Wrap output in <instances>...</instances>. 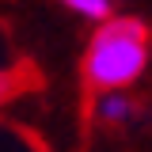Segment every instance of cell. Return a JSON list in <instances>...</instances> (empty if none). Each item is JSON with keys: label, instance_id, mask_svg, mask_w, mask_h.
<instances>
[{"label": "cell", "instance_id": "cell-1", "mask_svg": "<svg viewBox=\"0 0 152 152\" xmlns=\"http://www.w3.org/2000/svg\"><path fill=\"white\" fill-rule=\"evenodd\" d=\"M148 65V27L129 15H110L95 27L80 61L84 88L91 95L126 91Z\"/></svg>", "mask_w": 152, "mask_h": 152}, {"label": "cell", "instance_id": "cell-4", "mask_svg": "<svg viewBox=\"0 0 152 152\" xmlns=\"http://www.w3.org/2000/svg\"><path fill=\"white\" fill-rule=\"evenodd\" d=\"M69 12L84 19H95V23H103V19H110V0H61Z\"/></svg>", "mask_w": 152, "mask_h": 152}, {"label": "cell", "instance_id": "cell-2", "mask_svg": "<svg viewBox=\"0 0 152 152\" xmlns=\"http://www.w3.org/2000/svg\"><path fill=\"white\" fill-rule=\"evenodd\" d=\"M27 88H34V72H31V69H15V65L0 69V110H4L12 99H19Z\"/></svg>", "mask_w": 152, "mask_h": 152}, {"label": "cell", "instance_id": "cell-3", "mask_svg": "<svg viewBox=\"0 0 152 152\" xmlns=\"http://www.w3.org/2000/svg\"><path fill=\"white\" fill-rule=\"evenodd\" d=\"M95 114H99V122L118 126V122L129 118V99H126L122 91H103V95H99V103H95Z\"/></svg>", "mask_w": 152, "mask_h": 152}]
</instances>
